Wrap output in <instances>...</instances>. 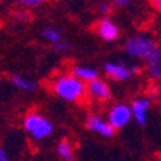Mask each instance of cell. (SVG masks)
Returning a JSON list of instances; mask_svg holds the SVG:
<instances>
[{
    "mask_svg": "<svg viewBox=\"0 0 161 161\" xmlns=\"http://www.w3.org/2000/svg\"><path fill=\"white\" fill-rule=\"evenodd\" d=\"M103 70L109 79L115 81H128L134 77V74L139 71L136 65H128L124 63H106Z\"/></svg>",
    "mask_w": 161,
    "mask_h": 161,
    "instance_id": "4",
    "label": "cell"
},
{
    "mask_svg": "<svg viewBox=\"0 0 161 161\" xmlns=\"http://www.w3.org/2000/svg\"><path fill=\"white\" fill-rule=\"evenodd\" d=\"M41 35H42V38H44L45 41L51 42L53 45L57 44V42L63 41V39H61V32H60V29H57V28L51 26V25H48V26H44V28H42Z\"/></svg>",
    "mask_w": 161,
    "mask_h": 161,
    "instance_id": "14",
    "label": "cell"
},
{
    "mask_svg": "<svg viewBox=\"0 0 161 161\" xmlns=\"http://www.w3.org/2000/svg\"><path fill=\"white\" fill-rule=\"evenodd\" d=\"M110 10H112V3H110V2H103V3L99 4V12H100L103 16L109 15Z\"/></svg>",
    "mask_w": 161,
    "mask_h": 161,
    "instance_id": "16",
    "label": "cell"
},
{
    "mask_svg": "<svg viewBox=\"0 0 161 161\" xmlns=\"http://www.w3.org/2000/svg\"><path fill=\"white\" fill-rule=\"evenodd\" d=\"M86 128L89 131L92 132H96V134L102 135V136H105V138H110L113 134H115V129L110 126L108 120L102 119L100 116L97 115H93V113H90L89 116L86 118Z\"/></svg>",
    "mask_w": 161,
    "mask_h": 161,
    "instance_id": "8",
    "label": "cell"
},
{
    "mask_svg": "<svg viewBox=\"0 0 161 161\" xmlns=\"http://www.w3.org/2000/svg\"><path fill=\"white\" fill-rule=\"evenodd\" d=\"M23 128L36 141L49 136L54 131L53 124L47 118L39 115L38 112H29L26 116L23 118Z\"/></svg>",
    "mask_w": 161,
    "mask_h": 161,
    "instance_id": "2",
    "label": "cell"
},
{
    "mask_svg": "<svg viewBox=\"0 0 161 161\" xmlns=\"http://www.w3.org/2000/svg\"><path fill=\"white\" fill-rule=\"evenodd\" d=\"M12 83H13L19 90H23V92H34L38 87L35 80L29 79V77H25V75H19V74L12 75Z\"/></svg>",
    "mask_w": 161,
    "mask_h": 161,
    "instance_id": "12",
    "label": "cell"
},
{
    "mask_svg": "<svg viewBox=\"0 0 161 161\" xmlns=\"http://www.w3.org/2000/svg\"><path fill=\"white\" fill-rule=\"evenodd\" d=\"M0 161H10L8 151L4 150V148H0Z\"/></svg>",
    "mask_w": 161,
    "mask_h": 161,
    "instance_id": "19",
    "label": "cell"
},
{
    "mask_svg": "<svg viewBox=\"0 0 161 161\" xmlns=\"http://www.w3.org/2000/svg\"><path fill=\"white\" fill-rule=\"evenodd\" d=\"M112 4H115V6H119V8H124V6H126V4H129L132 2V0H109Z\"/></svg>",
    "mask_w": 161,
    "mask_h": 161,
    "instance_id": "18",
    "label": "cell"
},
{
    "mask_svg": "<svg viewBox=\"0 0 161 161\" xmlns=\"http://www.w3.org/2000/svg\"><path fill=\"white\" fill-rule=\"evenodd\" d=\"M47 2H48V0H16L18 4H20L22 8H28V9L38 8V6L47 3Z\"/></svg>",
    "mask_w": 161,
    "mask_h": 161,
    "instance_id": "15",
    "label": "cell"
},
{
    "mask_svg": "<svg viewBox=\"0 0 161 161\" xmlns=\"http://www.w3.org/2000/svg\"><path fill=\"white\" fill-rule=\"evenodd\" d=\"M131 119H132L131 106L124 105V103H118V105L112 106L108 113V122L115 131L126 126Z\"/></svg>",
    "mask_w": 161,
    "mask_h": 161,
    "instance_id": "5",
    "label": "cell"
},
{
    "mask_svg": "<svg viewBox=\"0 0 161 161\" xmlns=\"http://www.w3.org/2000/svg\"><path fill=\"white\" fill-rule=\"evenodd\" d=\"M96 34L99 35V38H102L103 41H115L119 38V28L110 18L103 16L102 19H99L96 26H94Z\"/></svg>",
    "mask_w": 161,
    "mask_h": 161,
    "instance_id": "7",
    "label": "cell"
},
{
    "mask_svg": "<svg viewBox=\"0 0 161 161\" xmlns=\"http://www.w3.org/2000/svg\"><path fill=\"white\" fill-rule=\"evenodd\" d=\"M144 64H145V70L151 79L161 81V47H157L154 49L151 55L144 61Z\"/></svg>",
    "mask_w": 161,
    "mask_h": 161,
    "instance_id": "10",
    "label": "cell"
},
{
    "mask_svg": "<svg viewBox=\"0 0 161 161\" xmlns=\"http://www.w3.org/2000/svg\"><path fill=\"white\" fill-rule=\"evenodd\" d=\"M54 94L65 102H80L86 97V83L77 79L74 74L58 75L51 81Z\"/></svg>",
    "mask_w": 161,
    "mask_h": 161,
    "instance_id": "1",
    "label": "cell"
},
{
    "mask_svg": "<svg viewBox=\"0 0 161 161\" xmlns=\"http://www.w3.org/2000/svg\"><path fill=\"white\" fill-rule=\"evenodd\" d=\"M86 96L94 102H108L112 96L109 84L102 79H96L93 81L86 83Z\"/></svg>",
    "mask_w": 161,
    "mask_h": 161,
    "instance_id": "6",
    "label": "cell"
},
{
    "mask_svg": "<svg viewBox=\"0 0 161 161\" xmlns=\"http://www.w3.org/2000/svg\"><path fill=\"white\" fill-rule=\"evenodd\" d=\"M53 48L55 49L57 53H64V51H67V49L70 48V45H68L65 41H60V42H57V44H54Z\"/></svg>",
    "mask_w": 161,
    "mask_h": 161,
    "instance_id": "17",
    "label": "cell"
},
{
    "mask_svg": "<svg viewBox=\"0 0 161 161\" xmlns=\"http://www.w3.org/2000/svg\"><path fill=\"white\" fill-rule=\"evenodd\" d=\"M57 154L63 161H73L74 160V148L68 139H61L57 144Z\"/></svg>",
    "mask_w": 161,
    "mask_h": 161,
    "instance_id": "13",
    "label": "cell"
},
{
    "mask_svg": "<svg viewBox=\"0 0 161 161\" xmlns=\"http://www.w3.org/2000/svg\"><path fill=\"white\" fill-rule=\"evenodd\" d=\"M77 79H80L84 83H90L93 80L99 79V73L92 67H84V65H77V67L73 68V73Z\"/></svg>",
    "mask_w": 161,
    "mask_h": 161,
    "instance_id": "11",
    "label": "cell"
},
{
    "mask_svg": "<svg viewBox=\"0 0 161 161\" xmlns=\"http://www.w3.org/2000/svg\"><path fill=\"white\" fill-rule=\"evenodd\" d=\"M150 3L157 12H161V0H150Z\"/></svg>",
    "mask_w": 161,
    "mask_h": 161,
    "instance_id": "20",
    "label": "cell"
},
{
    "mask_svg": "<svg viewBox=\"0 0 161 161\" xmlns=\"http://www.w3.org/2000/svg\"><path fill=\"white\" fill-rule=\"evenodd\" d=\"M155 48H157L155 41L148 36H142V35L131 36L126 41V44H125V51H126L128 55H131L132 58H138V60H144V61L151 55V53Z\"/></svg>",
    "mask_w": 161,
    "mask_h": 161,
    "instance_id": "3",
    "label": "cell"
},
{
    "mask_svg": "<svg viewBox=\"0 0 161 161\" xmlns=\"http://www.w3.org/2000/svg\"><path fill=\"white\" fill-rule=\"evenodd\" d=\"M151 106V97H138L132 102L131 105V112L132 118L136 120V124L144 126L147 124V113Z\"/></svg>",
    "mask_w": 161,
    "mask_h": 161,
    "instance_id": "9",
    "label": "cell"
}]
</instances>
